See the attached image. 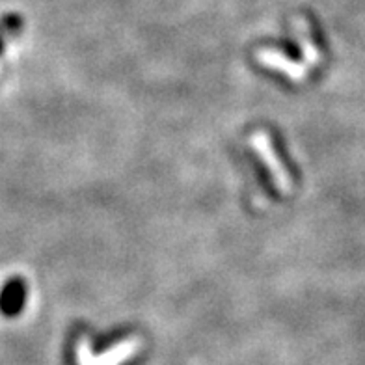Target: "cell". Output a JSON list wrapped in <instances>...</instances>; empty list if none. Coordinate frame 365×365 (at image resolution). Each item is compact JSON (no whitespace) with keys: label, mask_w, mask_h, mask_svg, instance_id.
<instances>
[{"label":"cell","mask_w":365,"mask_h":365,"mask_svg":"<svg viewBox=\"0 0 365 365\" xmlns=\"http://www.w3.org/2000/svg\"><path fill=\"white\" fill-rule=\"evenodd\" d=\"M252 144L255 145V148H259L261 155H263V159L267 160V164L270 166V170H274V178H276V181H278L279 188L282 190H287L289 187H291V178H289V173H285L284 170H282V166H279L278 159L274 157V151H270V145H269V140H267V136L264 135H254V138H252Z\"/></svg>","instance_id":"1"},{"label":"cell","mask_w":365,"mask_h":365,"mask_svg":"<svg viewBox=\"0 0 365 365\" xmlns=\"http://www.w3.org/2000/svg\"><path fill=\"white\" fill-rule=\"evenodd\" d=\"M135 352V345L133 343H125V345H118L114 351L110 352H105L103 356L99 358H91V361H84L82 365H118L121 360H125L129 358L130 354Z\"/></svg>","instance_id":"2"}]
</instances>
